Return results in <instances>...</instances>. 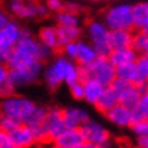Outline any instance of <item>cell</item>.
<instances>
[{
  "label": "cell",
  "instance_id": "6",
  "mask_svg": "<svg viewBox=\"0 0 148 148\" xmlns=\"http://www.w3.org/2000/svg\"><path fill=\"white\" fill-rule=\"evenodd\" d=\"M8 11L17 18H38L50 12L39 0H8Z\"/></svg>",
  "mask_w": 148,
  "mask_h": 148
},
{
  "label": "cell",
  "instance_id": "33",
  "mask_svg": "<svg viewBox=\"0 0 148 148\" xmlns=\"http://www.w3.org/2000/svg\"><path fill=\"white\" fill-rule=\"evenodd\" d=\"M62 53H64V56H66L68 59L74 60V59H76V53H77V41L65 44L62 47Z\"/></svg>",
  "mask_w": 148,
  "mask_h": 148
},
{
  "label": "cell",
  "instance_id": "16",
  "mask_svg": "<svg viewBox=\"0 0 148 148\" xmlns=\"http://www.w3.org/2000/svg\"><path fill=\"white\" fill-rule=\"evenodd\" d=\"M139 58V53L133 49V47H124V49H116L112 50L109 59L112 60V64L119 68V66L129 65V64H134Z\"/></svg>",
  "mask_w": 148,
  "mask_h": 148
},
{
  "label": "cell",
  "instance_id": "11",
  "mask_svg": "<svg viewBox=\"0 0 148 148\" xmlns=\"http://www.w3.org/2000/svg\"><path fill=\"white\" fill-rule=\"evenodd\" d=\"M8 136L12 142L20 148H32L38 144L35 134H33L32 127L27 125V124H21V125H18L17 129L11 130L8 133Z\"/></svg>",
  "mask_w": 148,
  "mask_h": 148
},
{
  "label": "cell",
  "instance_id": "45",
  "mask_svg": "<svg viewBox=\"0 0 148 148\" xmlns=\"http://www.w3.org/2000/svg\"><path fill=\"white\" fill-rule=\"evenodd\" d=\"M147 88H148V82H147Z\"/></svg>",
  "mask_w": 148,
  "mask_h": 148
},
{
  "label": "cell",
  "instance_id": "39",
  "mask_svg": "<svg viewBox=\"0 0 148 148\" xmlns=\"http://www.w3.org/2000/svg\"><path fill=\"white\" fill-rule=\"evenodd\" d=\"M73 148H98V147L94 145V144H91V142H86V140H83L82 144H79V145H76V147H73Z\"/></svg>",
  "mask_w": 148,
  "mask_h": 148
},
{
  "label": "cell",
  "instance_id": "25",
  "mask_svg": "<svg viewBox=\"0 0 148 148\" xmlns=\"http://www.w3.org/2000/svg\"><path fill=\"white\" fill-rule=\"evenodd\" d=\"M56 23L60 26H80L79 12H74L70 9H64L56 14Z\"/></svg>",
  "mask_w": 148,
  "mask_h": 148
},
{
  "label": "cell",
  "instance_id": "4",
  "mask_svg": "<svg viewBox=\"0 0 148 148\" xmlns=\"http://www.w3.org/2000/svg\"><path fill=\"white\" fill-rule=\"evenodd\" d=\"M109 32L110 29L106 26V23L98 21V20H92L86 26V33H88L89 42L94 45V49L97 50L98 56L109 58L112 53V47L109 42Z\"/></svg>",
  "mask_w": 148,
  "mask_h": 148
},
{
  "label": "cell",
  "instance_id": "47",
  "mask_svg": "<svg viewBox=\"0 0 148 148\" xmlns=\"http://www.w3.org/2000/svg\"><path fill=\"white\" fill-rule=\"evenodd\" d=\"M125 2H127V0H125Z\"/></svg>",
  "mask_w": 148,
  "mask_h": 148
},
{
  "label": "cell",
  "instance_id": "22",
  "mask_svg": "<svg viewBox=\"0 0 148 148\" xmlns=\"http://www.w3.org/2000/svg\"><path fill=\"white\" fill-rule=\"evenodd\" d=\"M133 23L136 30H142L148 24V2H138L133 5Z\"/></svg>",
  "mask_w": 148,
  "mask_h": 148
},
{
  "label": "cell",
  "instance_id": "20",
  "mask_svg": "<svg viewBox=\"0 0 148 148\" xmlns=\"http://www.w3.org/2000/svg\"><path fill=\"white\" fill-rule=\"evenodd\" d=\"M83 140H85V138H83V133L80 129H70V127H66V130L60 134L53 144L62 145V147H66V148H73L79 144H82Z\"/></svg>",
  "mask_w": 148,
  "mask_h": 148
},
{
  "label": "cell",
  "instance_id": "19",
  "mask_svg": "<svg viewBox=\"0 0 148 148\" xmlns=\"http://www.w3.org/2000/svg\"><path fill=\"white\" fill-rule=\"evenodd\" d=\"M83 83H85V98L83 100L86 103L95 106L100 97H101V94L106 89V85H103L101 82H98L95 79H86L83 80Z\"/></svg>",
  "mask_w": 148,
  "mask_h": 148
},
{
  "label": "cell",
  "instance_id": "30",
  "mask_svg": "<svg viewBox=\"0 0 148 148\" xmlns=\"http://www.w3.org/2000/svg\"><path fill=\"white\" fill-rule=\"evenodd\" d=\"M68 88H70V92H71L74 100H83L85 98V83H83V80H79V82L68 86Z\"/></svg>",
  "mask_w": 148,
  "mask_h": 148
},
{
  "label": "cell",
  "instance_id": "32",
  "mask_svg": "<svg viewBox=\"0 0 148 148\" xmlns=\"http://www.w3.org/2000/svg\"><path fill=\"white\" fill-rule=\"evenodd\" d=\"M130 85H132V83L129 82V80H125V79H123V77H118V76H116V79L113 80L112 85H109V86H112V88L115 89L118 94H121L123 91H125L127 88H129Z\"/></svg>",
  "mask_w": 148,
  "mask_h": 148
},
{
  "label": "cell",
  "instance_id": "37",
  "mask_svg": "<svg viewBox=\"0 0 148 148\" xmlns=\"http://www.w3.org/2000/svg\"><path fill=\"white\" fill-rule=\"evenodd\" d=\"M136 148H148V134L136 136Z\"/></svg>",
  "mask_w": 148,
  "mask_h": 148
},
{
  "label": "cell",
  "instance_id": "7",
  "mask_svg": "<svg viewBox=\"0 0 148 148\" xmlns=\"http://www.w3.org/2000/svg\"><path fill=\"white\" fill-rule=\"evenodd\" d=\"M33 107H35V103H33L32 100L12 94V95L3 97L2 113H5V115H11L14 118H18L21 123H24V119L27 118V115L32 112Z\"/></svg>",
  "mask_w": 148,
  "mask_h": 148
},
{
  "label": "cell",
  "instance_id": "1",
  "mask_svg": "<svg viewBox=\"0 0 148 148\" xmlns=\"http://www.w3.org/2000/svg\"><path fill=\"white\" fill-rule=\"evenodd\" d=\"M51 53L53 50L50 47H47L39 39L33 38L27 30H24L23 38L18 41V44L15 45V49L12 50L5 64L9 68H24V66L49 60Z\"/></svg>",
  "mask_w": 148,
  "mask_h": 148
},
{
  "label": "cell",
  "instance_id": "29",
  "mask_svg": "<svg viewBox=\"0 0 148 148\" xmlns=\"http://www.w3.org/2000/svg\"><path fill=\"white\" fill-rule=\"evenodd\" d=\"M136 66L139 71V77L144 83L148 82V53H142L139 55L138 60H136Z\"/></svg>",
  "mask_w": 148,
  "mask_h": 148
},
{
  "label": "cell",
  "instance_id": "9",
  "mask_svg": "<svg viewBox=\"0 0 148 148\" xmlns=\"http://www.w3.org/2000/svg\"><path fill=\"white\" fill-rule=\"evenodd\" d=\"M80 130L83 133V138L86 142H91L94 145H97L98 148H109L110 145V133L107 132V129L97 123V121L89 119L88 123H85Z\"/></svg>",
  "mask_w": 148,
  "mask_h": 148
},
{
  "label": "cell",
  "instance_id": "5",
  "mask_svg": "<svg viewBox=\"0 0 148 148\" xmlns=\"http://www.w3.org/2000/svg\"><path fill=\"white\" fill-rule=\"evenodd\" d=\"M23 35L24 29L14 20H11L5 26H0V58H2L3 64L9 58L12 50L15 49L18 41L23 38Z\"/></svg>",
  "mask_w": 148,
  "mask_h": 148
},
{
  "label": "cell",
  "instance_id": "35",
  "mask_svg": "<svg viewBox=\"0 0 148 148\" xmlns=\"http://www.w3.org/2000/svg\"><path fill=\"white\" fill-rule=\"evenodd\" d=\"M138 109L142 112V115L148 119V91H145L140 97V101L138 104Z\"/></svg>",
  "mask_w": 148,
  "mask_h": 148
},
{
  "label": "cell",
  "instance_id": "2",
  "mask_svg": "<svg viewBox=\"0 0 148 148\" xmlns=\"http://www.w3.org/2000/svg\"><path fill=\"white\" fill-rule=\"evenodd\" d=\"M103 21L106 26L112 29H127V30H134V23H133V5L125 3H115L106 8L103 12Z\"/></svg>",
  "mask_w": 148,
  "mask_h": 148
},
{
  "label": "cell",
  "instance_id": "42",
  "mask_svg": "<svg viewBox=\"0 0 148 148\" xmlns=\"http://www.w3.org/2000/svg\"><path fill=\"white\" fill-rule=\"evenodd\" d=\"M142 30H144V32H145V33H148V24H147V26H145V27H144V29H142Z\"/></svg>",
  "mask_w": 148,
  "mask_h": 148
},
{
  "label": "cell",
  "instance_id": "46",
  "mask_svg": "<svg viewBox=\"0 0 148 148\" xmlns=\"http://www.w3.org/2000/svg\"><path fill=\"white\" fill-rule=\"evenodd\" d=\"M76 2H77V0H76Z\"/></svg>",
  "mask_w": 148,
  "mask_h": 148
},
{
  "label": "cell",
  "instance_id": "24",
  "mask_svg": "<svg viewBox=\"0 0 148 148\" xmlns=\"http://www.w3.org/2000/svg\"><path fill=\"white\" fill-rule=\"evenodd\" d=\"M116 73H118V77H123L125 80H129L130 83L144 85V82L139 77V71H138L136 62H134V64H129V65H124V66H119V68H116Z\"/></svg>",
  "mask_w": 148,
  "mask_h": 148
},
{
  "label": "cell",
  "instance_id": "15",
  "mask_svg": "<svg viewBox=\"0 0 148 148\" xmlns=\"http://www.w3.org/2000/svg\"><path fill=\"white\" fill-rule=\"evenodd\" d=\"M38 39L47 47H50L53 51L62 50V42L59 38L58 26H42L38 32Z\"/></svg>",
  "mask_w": 148,
  "mask_h": 148
},
{
  "label": "cell",
  "instance_id": "18",
  "mask_svg": "<svg viewBox=\"0 0 148 148\" xmlns=\"http://www.w3.org/2000/svg\"><path fill=\"white\" fill-rule=\"evenodd\" d=\"M133 33H134L133 30H127V29H112L109 32V42L112 50L132 47Z\"/></svg>",
  "mask_w": 148,
  "mask_h": 148
},
{
  "label": "cell",
  "instance_id": "27",
  "mask_svg": "<svg viewBox=\"0 0 148 148\" xmlns=\"http://www.w3.org/2000/svg\"><path fill=\"white\" fill-rule=\"evenodd\" d=\"M132 47L139 53V55L147 53V47H148V33H145L144 30H136V32L133 33Z\"/></svg>",
  "mask_w": 148,
  "mask_h": 148
},
{
  "label": "cell",
  "instance_id": "40",
  "mask_svg": "<svg viewBox=\"0 0 148 148\" xmlns=\"http://www.w3.org/2000/svg\"><path fill=\"white\" fill-rule=\"evenodd\" d=\"M32 148H51V145L47 147V144H36L35 147H32Z\"/></svg>",
  "mask_w": 148,
  "mask_h": 148
},
{
  "label": "cell",
  "instance_id": "26",
  "mask_svg": "<svg viewBox=\"0 0 148 148\" xmlns=\"http://www.w3.org/2000/svg\"><path fill=\"white\" fill-rule=\"evenodd\" d=\"M47 110H49V109H45L44 106L35 104V107L32 109V112L27 115V118L24 119L23 124H27V125H30V127L38 125V124H42V121H44V118H45V115H47Z\"/></svg>",
  "mask_w": 148,
  "mask_h": 148
},
{
  "label": "cell",
  "instance_id": "21",
  "mask_svg": "<svg viewBox=\"0 0 148 148\" xmlns=\"http://www.w3.org/2000/svg\"><path fill=\"white\" fill-rule=\"evenodd\" d=\"M119 103V94L112 88V86H106V89L104 92L101 94V97H100V100L97 101L95 107H97V110L98 112H101L103 115L109 110L112 109L113 106H116Z\"/></svg>",
  "mask_w": 148,
  "mask_h": 148
},
{
  "label": "cell",
  "instance_id": "3",
  "mask_svg": "<svg viewBox=\"0 0 148 148\" xmlns=\"http://www.w3.org/2000/svg\"><path fill=\"white\" fill-rule=\"evenodd\" d=\"M80 71H82V80L95 79L106 86L112 85V82L118 76L116 66L112 64L109 58H104V56H98L88 66H80Z\"/></svg>",
  "mask_w": 148,
  "mask_h": 148
},
{
  "label": "cell",
  "instance_id": "36",
  "mask_svg": "<svg viewBox=\"0 0 148 148\" xmlns=\"http://www.w3.org/2000/svg\"><path fill=\"white\" fill-rule=\"evenodd\" d=\"M0 148H20L9 139L6 132H0Z\"/></svg>",
  "mask_w": 148,
  "mask_h": 148
},
{
  "label": "cell",
  "instance_id": "34",
  "mask_svg": "<svg viewBox=\"0 0 148 148\" xmlns=\"http://www.w3.org/2000/svg\"><path fill=\"white\" fill-rule=\"evenodd\" d=\"M45 5H47V8H49V11L55 12V14H58V12L65 9L64 0H45Z\"/></svg>",
  "mask_w": 148,
  "mask_h": 148
},
{
  "label": "cell",
  "instance_id": "44",
  "mask_svg": "<svg viewBox=\"0 0 148 148\" xmlns=\"http://www.w3.org/2000/svg\"><path fill=\"white\" fill-rule=\"evenodd\" d=\"M147 53H148V47H147Z\"/></svg>",
  "mask_w": 148,
  "mask_h": 148
},
{
  "label": "cell",
  "instance_id": "41",
  "mask_svg": "<svg viewBox=\"0 0 148 148\" xmlns=\"http://www.w3.org/2000/svg\"><path fill=\"white\" fill-rule=\"evenodd\" d=\"M51 148H66V147H62V145H58V144H50Z\"/></svg>",
  "mask_w": 148,
  "mask_h": 148
},
{
  "label": "cell",
  "instance_id": "28",
  "mask_svg": "<svg viewBox=\"0 0 148 148\" xmlns=\"http://www.w3.org/2000/svg\"><path fill=\"white\" fill-rule=\"evenodd\" d=\"M21 124L23 123L18 118H14L11 115H5V113H2V118H0V130H2V132L9 133L11 130L17 129V127L21 125Z\"/></svg>",
  "mask_w": 148,
  "mask_h": 148
},
{
  "label": "cell",
  "instance_id": "31",
  "mask_svg": "<svg viewBox=\"0 0 148 148\" xmlns=\"http://www.w3.org/2000/svg\"><path fill=\"white\" fill-rule=\"evenodd\" d=\"M130 129L136 136L148 134V119H140V121H138V123H133L130 125Z\"/></svg>",
  "mask_w": 148,
  "mask_h": 148
},
{
  "label": "cell",
  "instance_id": "13",
  "mask_svg": "<svg viewBox=\"0 0 148 148\" xmlns=\"http://www.w3.org/2000/svg\"><path fill=\"white\" fill-rule=\"evenodd\" d=\"M145 91H148L147 83H144V85H134V83H132L125 91H123L119 94V103L127 106L132 110L136 109L139 101H140V97H142V94Z\"/></svg>",
  "mask_w": 148,
  "mask_h": 148
},
{
  "label": "cell",
  "instance_id": "10",
  "mask_svg": "<svg viewBox=\"0 0 148 148\" xmlns=\"http://www.w3.org/2000/svg\"><path fill=\"white\" fill-rule=\"evenodd\" d=\"M42 127L47 133V138H49L50 144H53L66 130V124L64 121V110L56 109V107L49 109L42 121Z\"/></svg>",
  "mask_w": 148,
  "mask_h": 148
},
{
  "label": "cell",
  "instance_id": "14",
  "mask_svg": "<svg viewBox=\"0 0 148 148\" xmlns=\"http://www.w3.org/2000/svg\"><path fill=\"white\" fill-rule=\"evenodd\" d=\"M89 119V113L82 107H66V109H64V121L70 129H80Z\"/></svg>",
  "mask_w": 148,
  "mask_h": 148
},
{
  "label": "cell",
  "instance_id": "17",
  "mask_svg": "<svg viewBox=\"0 0 148 148\" xmlns=\"http://www.w3.org/2000/svg\"><path fill=\"white\" fill-rule=\"evenodd\" d=\"M98 58V53L97 50L94 49V45L89 42H85V41H77V53H76V59L74 62H77L80 66H88L91 65L94 60Z\"/></svg>",
  "mask_w": 148,
  "mask_h": 148
},
{
  "label": "cell",
  "instance_id": "12",
  "mask_svg": "<svg viewBox=\"0 0 148 148\" xmlns=\"http://www.w3.org/2000/svg\"><path fill=\"white\" fill-rule=\"evenodd\" d=\"M106 119L109 123L115 124L116 127H130L132 125V109L127 106L118 103L104 113Z\"/></svg>",
  "mask_w": 148,
  "mask_h": 148
},
{
  "label": "cell",
  "instance_id": "8",
  "mask_svg": "<svg viewBox=\"0 0 148 148\" xmlns=\"http://www.w3.org/2000/svg\"><path fill=\"white\" fill-rule=\"evenodd\" d=\"M70 62H71V59H68L66 56H59L51 64L45 66V70L42 73V79L50 89H56L62 83H65Z\"/></svg>",
  "mask_w": 148,
  "mask_h": 148
},
{
  "label": "cell",
  "instance_id": "43",
  "mask_svg": "<svg viewBox=\"0 0 148 148\" xmlns=\"http://www.w3.org/2000/svg\"><path fill=\"white\" fill-rule=\"evenodd\" d=\"M88 2H104V0H88Z\"/></svg>",
  "mask_w": 148,
  "mask_h": 148
},
{
  "label": "cell",
  "instance_id": "38",
  "mask_svg": "<svg viewBox=\"0 0 148 148\" xmlns=\"http://www.w3.org/2000/svg\"><path fill=\"white\" fill-rule=\"evenodd\" d=\"M9 21H11L9 14H6V12H2V14H0V26H5L6 23H9Z\"/></svg>",
  "mask_w": 148,
  "mask_h": 148
},
{
  "label": "cell",
  "instance_id": "23",
  "mask_svg": "<svg viewBox=\"0 0 148 148\" xmlns=\"http://www.w3.org/2000/svg\"><path fill=\"white\" fill-rule=\"evenodd\" d=\"M58 32H59V38H60V42H62V47L68 42H74V41H79L80 38V26H60L58 24Z\"/></svg>",
  "mask_w": 148,
  "mask_h": 148
}]
</instances>
